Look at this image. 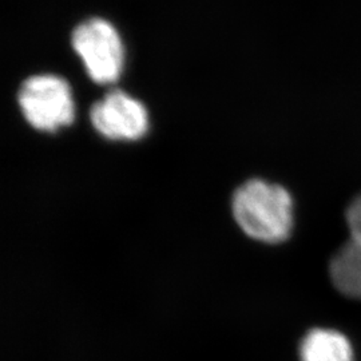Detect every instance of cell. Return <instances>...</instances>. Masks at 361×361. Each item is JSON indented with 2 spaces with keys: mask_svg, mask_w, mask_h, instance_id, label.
Here are the masks:
<instances>
[{
  "mask_svg": "<svg viewBox=\"0 0 361 361\" xmlns=\"http://www.w3.org/2000/svg\"><path fill=\"white\" fill-rule=\"evenodd\" d=\"M94 128L110 140H140L149 129L147 111L126 92L114 90L91 107Z\"/></svg>",
  "mask_w": 361,
  "mask_h": 361,
  "instance_id": "obj_4",
  "label": "cell"
},
{
  "mask_svg": "<svg viewBox=\"0 0 361 361\" xmlns=\"http://www.w3.org/2000/svg\"><path fill=\"white\" fill-rule=\"evenodd\" d=\"M293 198L284 186L264 180L243 183L233 195V219L246 235L262 244H281L293 229Z\"/></svg>",
  "mask_w": 361,
  "mask_h": 361,
  "instance_id": "obj_1",
  "label": "cell"
},
{
  "mask_svg": "<svg viewBox=\"0 0 361 361\" xmlns=\"http://www.w3.org/2000/svg\"><path fill=\"white\" fill-rule=\"evenodd\" d=\"M300 361H355V353L344 334L314 328L301 340Z\"/></svg>",
  "mask_w": 361,
  "mask_h": 361,
  "instance_id": "obj_6",
  "label": "cell"
},
{
  "mask_svg": "<svg viewBox=\"0 0 361 361\" xmlns=\"http://www.w3.org/2000/svg\"><path fill=\"white\" fill-rule=\"evenodd\" d=\"M19 104L35 129L55 131L74 121L71 89L55 75L28 78L19 91Z\"/></svg>",
  "mask_w": 361,
  "mask_h": 361,
  "instance_id": "obj_2",
  "label": "cell"
},
{
  "mask_svg": "<svg viewBox=\"0 0 361 361\" xmlns=\"http://www.w3.org/2000/svg\"><path fill=\"white\" fill-rule=\"evenodd\" d=\"M345 217L348 241L336 252L329 273L338 292L361 300V194L350 202Z\"/></svg>",
  "mask_w": 361,
  "mask_h": 361,
  "instance_id": "obj_5",
  "label": "cell"
},
{
  "mask_svg": "<svg viewBox=\"0 0 361 361\" xmlns=\"http://www.w3.org/2000/svg\"><path fill=\"white\" fill-rule=\"evenodd\" d=\"M73 46L97 83L116 82L123 67V44L116 28L104 19H90L75 28Z\"/></svg>",
  "mask_w": 361,
  "mask_h": 361,
  "instance_id": "obj_3",
  "label": "cell"
}]
</instances>
